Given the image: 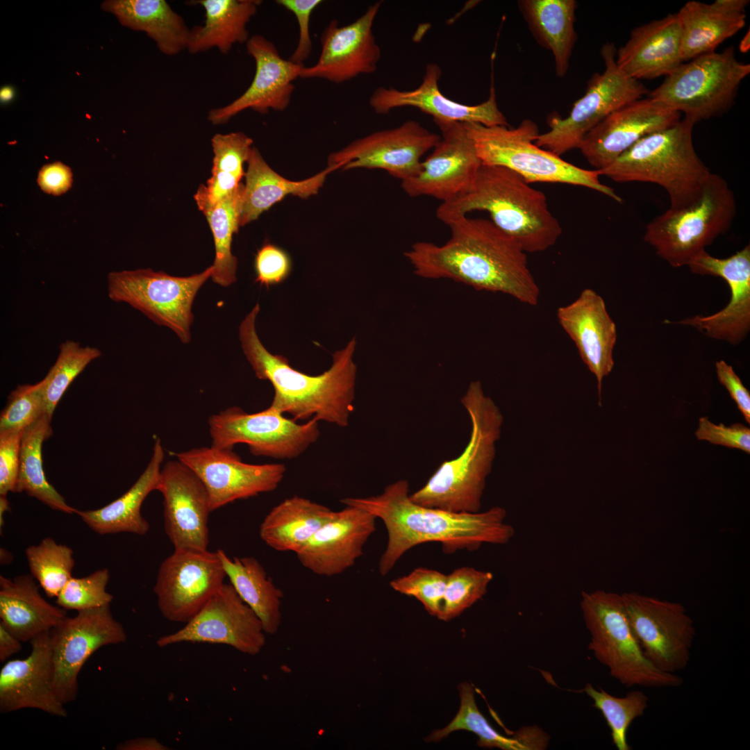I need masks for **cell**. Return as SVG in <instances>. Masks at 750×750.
I'll return each mask as SVG.
<instances>
[{
    "instance_id": "16",
    "label": "cell",
    "mask_w": 750,
    "mask_h": 750,
    "mask_svg": "<svg viewBox=\"0 0 750 750\" xmlns=\"http://www.w3.org/2000/svg\"><path fill=\"white\" fill-rule=\"evenodd\" d=\"M217 551L174 549L160 564L153 588L162 615L186 623L224 583Z\"/></svg>"
},
{
    "instance_id": "44",
    "label": "cell",
    "mask_w": 750,
    "mask_h": 750,
    "mask_svg": "<svg viewBox=\"0 0 750 750\" xmlns=\"http://www.w3.org/2000/svg\"><path fill=\"white\" fill-rule=\"evenodd\" d=\"M72 549L51 538L42 539L25 550L31 574L49 597L58 595L72 577L75 561Z\"/></svg>"
},
{
    "instance_id": "2",
    "label": "cell",
    "mask_w": 750,
    "mask_h": 750,
    "mask_svg": "<svg viewBox=\"0 0 750 750\" xmlns=\"http://www.w3.org/2000/svg\"><path fill=\"white\" fill-rule=\"evenodd\" d=\"M405 479L387 485L378 495L348 497L345 506L363 509L381 519L387 531L386 548L378 562L387 575L403 555L426 542H440L445 553L478 549L483 544H505L515 534L505 522L507 512L494 506L484 512H453L413 502Z\"/></svg>"
},
{
    "instance_id": "26",
    "label": "cell",
    "mask_w": 750,
    "mask_h": 750,
    "mask_svg": "<svg viewBox=\"0 0 750 750\" xmlns=\"http://www.w3.org/2000/svg\"><path fill=\"white\" fill-rule=\"evenodd\" d=\"M442 70L435 63L426 67L421 84L412 90L394 88H377L369 99V104L378 115L392 110L410 106L432 116L433 122L476 123L486 126H509L506 117L499 110L495 89L492 85L488 99L477 105H466L454 101L442 94L438 83Z\"/></svg>"
},
{
    "instance_id": "14",
    "label": "cell",
    "mask_w": 750,
    "mask_h": 750,
    "mask_svg": "<svg viewBox=\"0 0 750 750\" xmlns=\"http://www.w3.org/2000/svg\"><path fill=\"white\" fill-rule=\"evenodd\" d=\"M621 594L646 658L666 673L676 674L686 668L696 628L684 606L635 592Z\"/></svg>"
},
{
    "instance_id": "46",
    "label": "cell",
    "mask_w": 750,
    "mask_h": 750,
    "mask_svg": "<svg viewBox=\"0 0 750 750\" xmlns=\"http://www.w3.org/2000/svg\"><path fill=\"white\" fill-rule=\"evenodd\" d=\"M583 691L593 701V706L601 711L610 729L612 741L618 750H631L627 732L632 722L642 717L649 706V697L642 691L632 690L624 697H617L602 688L596 689L587 683Z\"/></svg>"
},
{
    "instance_id": "35",
    "label": "cell",
    "mask_w": 750,
    "mask_h": 750,
    "mask_svg": "<svg viewBox=\"0 0 750 750\" xmlns=\"http://www.w3.org/2000/svg\"><path fill=\"white\" fill-rule=\"evenodd\" d=\"M575 0H522L519 10L537 42L550 51L558 77H564L569 68L576 41Z\"/></svg>"
},
{
    "instance_id": "61",
    "label": "cell",
    "mask_w": 750,
    "mask_h": 750,
    "mask_svg": "<svg viewBox=\"0 0 750 750\" xmlns=\"http://www.w3.org/2000/svg\"><path fill=\"white\" fill-rule=\"evenodd\" d=\"M750 31L749 30L746 33L739 44V50L741 53H745L749 51L750 49Z\"/></svg>"
},
{
    "instance_id": "53",
    "label": "cell",
    "mask_w": 750,
    "mask_h": 750,
    "mask_svg": "<svg viewBox=\"0 0 750 750\" xmlns=\"http://www.w3.org/2000/svg\"><path fill=\"white\" fill-rule=\"evenodd\" d=\"M695 435L700 440L750 453V429L740 423L726 426L723 424H715L703 417L699 419Z\"/></svg>"
},
{
    "instance_id": "23",
    "label": "cell",
    "mask_w": 750,
    "mask_h": 750,
    "mask_svg": "<svg viewBox=\"0 0 750 750\" xmlns=\"http://www.w3.org/2000/svg\"><path fill=\"white\" fill-rule=\"evenodd\" d=\"M163 497L165 532L174 549L206 550L211 512L201 479L178 459L161 468L157 490Z\"/></svg>"
},
{
    "instance_id": "57",
    "label": "cell",
    "mask_w": 750,
    "mask_h": 750,
    "mask_svg": "<svg viewBox=\"0 0 750 750\" xmlns=\"http://www.w3.org/2000/svg\"><path fill=\"white\" fill-rule=\"evenodd\" d=\"M22 641L0 623V660L3 662L22 649Z\"/></svg>"
},
{
    "instance_id": "6",
    "label": "cell",
    "mask_w": 750,
    "mask_h": 750,
    "mask_svg": "<svg viewBox=\"0 0 750 750\" xmlns=\"http://www.w3.org/2000/svg\"><path fill=\"white\" fill-rule=\"evenodd\" d=\"M687 117L649 134L606 168L598 171L615 182H648L664 188L676 208L693 200L711 173L695 151Z\"/></svg>"
},
{
    "instance_id": "21",
    "label": "cell",
    "mask_w": 750,
    "mask_h": 750,
    "mask_svg": "<svg viewBox=\"0 0 750 750\" xmlns=\"http://www.w3.org/2000/svg\"><path fill=\"white\" fill-rule=\"evenodd\" d=\"M383 1L371 5L354 22L341 26L332 19L323 31L317 61L302 67L301 78H321L343 83L361 74L374 72L381 58L373 24Z\"/></svg>"
},
{
    "instance_id": "3",
    "label": "cell",
    "mask_w": 750,
    "mask_h": 750,
    "mask_svg": "<svg viewBox=\"0 0 750 750\" xmlns=\"http://www.w3.org/2000/svg\"><path fill=\"white\" fill-rule=\"evenodd\" d=\"M259 310L257 303L241 322L239 336L256 377L270 381L274 387V396L269 407L289 413L295 421L315 418L347 426L355 398L356 340L334 353L328 370L317 376L308 375L292 368L285 357L272 354L263 346L256 331Z\"/></svg>"
},
{
    "instance_id": "4",
    "label": "cell",
    "mask_w": 750,
    "mask_h": 750,
    "mask_svg": "<svg viewBox=\"0 0 750 750\" xmlns=\"http://www.w3.org/2000/svg\"><path fill=\"white\" fill-rule=\"evenodd\" d=\"M483 210L503 232L527 253L544 251L556 244L562 229L549 208L545 194L515 172L482 165L472 188L437 209L439 220L449 222Z\"/></svg>"
},
{
    "instance_id": "19",
    "label": "cell",
    "mask_w": 750,
    "mask_h": 750,
    "mask_svg": "<svg viewBox=\"0 0 750 750\" xmlns=\"http://www.w3.org/2000/svg\"><path fill=\"white\" fill-rule=\"evenodd\" d=\"M176 456L203 483L211 512L236 500L276 490L286 470L283 464L244 462L233 449L212 445L181 451Z\"/></svg>"
},
{
    "instance_id": "59",
    "label": "cell",
    "mask_w": 750,
    "mask_h": 750,
    "mask_svg": "<svg viewBox=\"0 0 750 750\" xmlns=\"http://www.w3.org/2000/svg\"><path fill=\"white\" fill-rule=\"evenodd\" d=\"M15 91L12 86L5 85L0 90V101L1 103H7L15 97Z\"/></svg>"
},
{
    "instance_id": "58",
    "label": "cell",
    "mask_w": 750,
    "mask_h": 750,
    "mask_svg": "<svg viewBox=\"0 0 750 750\" xmlns=\"http://www.w3.org/2000/svg\"><path fill=\"white\" fill-rule=\"evenodd\" d=\"M118 750H168L169 748L159 742L156 738L140 737L131 739L119 743Z\"/></svg>"
},
{
    "instance_id": "29",
    "label": "cell",
    "mask_w": 750,
    "mask_h": 750,
    "mask_svg": "<svg viewBox=\"0 0 750 750\" xmlns=\"http://www.w3.org/2000/svg\"><path fill=\"white\" fill-rule=\"evenodd\" d=\"M557 319L575 343L583 362L595 376L599 396L602 381L614 367L616 326L603 298L590 288L584 289L571 303L557 310Z\"/></svg>"
},
{
    "instance_id": "50",
    "label": "cell",
    "mask_w": 750,
    "mask_h": 750,
    "mask_svg": "<svg viewBox=\"0 0 750 750\" xmlns=\"http://www.w3.org/2000/svg\"><path fill=\"white\" fill-rule=\"evenodd\" d=\"M46 414L38 383L18 385L9 394L0 415V432L24 431Z\"/></svg>"
},
{
    "instance_id": "55",
    "label": "cell",
    "mask_w": 750,
    "mask_h": 750,
    "mask_svg": "<svg viewBox=\"0 0 750 750\" xmlns=\"http://www.w3.org/2000/svg\"><path fill=\"white\" fill-rule=\"evenodd\" d=\"M37 183L44 192L59 196L71 188L73 174L67 165L56 161L45 164L40 169Z\"/></svg>"
},
{
    "instance_id": "31",
    "label": "cell",
    "mask_w": 750,
    "mask_h": 750,
    "mask_svg": "<svg viewBox=\"0 0 750 750\" xmlns=\"http://www.w3.org/2000/svg\"><path fill=\"white\" fill-rule=\"evenodd\" d=\"M747 0H716L711 3L686 2L679 10L683 62L715 51L724 40L745 25Z\"/></svg>"
},
{
    "instance_id": "40",
    "label": "cell",
    "mask_w": 750,
    "mask_h": 750,
    "mask_svg": "<svg viewBox=\"0 0 750 750\" xmlns=\"http://www.w3.org/2000/svg\"><path fill=\"white\" fill-rule=\"evenodd\" d=\"M460 696V709L453 720L444 728L433 732L428 742H438L451 733L465 730L475 733L477 744L485 748L504 750L544 749L549 743V736L537 726L522 727L512 738L499 734L489 724L476 706L472 685L462 683L458 686Z\"/></svg>"
},
{
    "instance_id": "9",
    "label": "cell",
    "mask_w": 750,
    "mask_h": 750,
    "mask_svg": "<svg viewBox=\"0 0 750 750\" xmlns=\"http://www.w3.org/2000/svg\"><path fill=\"white\" fill-rule=\"evenodd\" d=\"M482 165L501 166L520 175L528 183H560L579 185L597 191L618 203L622 199L609 186L600 182L597 170L578 167L560 156L538 147L537 124L531 119L522 121L516 128L486 126L465 123Z\"/></svg>"
},
{
    "instance_id": "30",
    "label": "cell",
    "mask_w": 750,
    "mask_h": 750,
    "mask_svg": "<svg viewBox=\"0 0 750 750\" xmlns=\"http://www.w3.org/2000/svg\"><path fill=\"white\" fill-rule=\"evenodd\" d=\"M682 29L677 13L635 28L616 52V63L638 81L667 76L683 61Z\"/></svg>"
},
{
    "instance_id": "10",
    "label": "cell",
    "mask_w": 750,
    "mask_h": 750,
    "mask_svg": "<svg viewBox=\"0 0 750 750\" xmlns=\"http://www.w3.org/2000/svg\"><path fill=\"white\" fill-rule=\"evenodd\" d=\"M749 73L750 65L740 62L729 47L683 62L648 97L696 124L729 109Z\"/></svg>"
},
{
    "instance_id": "47",
    "label": "cell",
    "mask_w": 750,
    "mask_h": 750,
    "mask_svg": "<svg viewBox=\"0 0 750 750\" xmlns=\"http://www.w3.org/2000/svg\"><path fill=\"white\" fill-rule=\"evenodd\" d=\"M493 579L490 572L471 567L455 569L447 575L442 609L439 619L449 621L481 599Z\"/></svg>"
},
{
    "instance_id": "25",
    "label": "cell",
    "mask_w": 750,
    "mask_h": 750,
    "mask_svg": "<svg viewBox=\"0 0 750 750\" xmlns=\"http://www.w3.org/2000/svg\"><path fill=\"white\" fill-rule=\"evenodd\" d=\"M246 45L255 62L253 78L234 101L209 111L208 119L214 125L225 124L247 109L267 114L270 110L283 111L290 103L294 81L300 78L303 65L283 58L274 43L261 35L250 37Z\"/></svg>"
},
{
    "instance_id": "39",
    "label": "cell",
    "mask_w": 750,
    "mask_h": 750,
    "mask_svg": "<svg viewBox=\"0 0 750 750\" xmlns=\"http://www.w3.org/2000/svg\"><path fill=\"white\" fill-rule=\"evenodd\" d=\"M230 583L241 599L261 620L267 634H275L281 623L283 593L277 588L260 562L254 557L230 558L217 550Z\"/></svg>"
},
{
    "instance_id": "32",
    "label": "cell",
    "mask_w": 750,
    "mask_h": 750,
    "mask_svg": "<svg viewBox=\"0 0 750 750\" xmlns=\"http://www.w3.org/2000/svg\"><path fill=\"white\" fill-rule=\"evenodd\" d=\"M31 574L0 576V623L22 642L51 631L66 617V610L48 602Z\"/></svg>"
},
{
    "instance_id": "60",
    "label": "cell",
    "mask_w": 750,
    "mask_h": 750,
    "mask_svg": "<svg viewBox=\"0 0 750 750\" xmlns=\"http://www.w3.org/2000/svg\"><path fill=\"white\" fill-rule=\"evenodd\" d=\"M10 510L9 501L6 496L0 495V528L4 525V514Z\"/></svg>"
},
{
    "instance_id": "33",
    "label": "cell",
    "mask_w": 750,
    "mask_h": 750,
    "mask_svg": "<svg viewBox=\"0 0 750 750\" xmlns=\"http://www.w3.org/2000/svg\"><path fill=\"white\" fill-rule=\"evenodd\" d=\"M164 458L161 441L157 438L146 469L125 493L101 508L85 511L77 510L76 514L99 535L119 533L146 535L150 525L141 514V506L146 497L157 490Z\"/></svg>"
},
{
    "instance_id": "42",
    "label": "cell",
    "mask_w": 750,
    "mask_h": 750,
    "mask_svg": "<svg viewBox=\"0 0 750 750\" xmlns=\"http://www.w3.org/2000/svg\"><path fill=\"white\" fill-rule=\"evenodd\" d=\"M51 421L44 414L23 432L16 492H24L53 510L76 513L77 510L67 503L44 475L42 447L43 442L53 434Z\"/></svg>"
},
{
    "instance_id": "45",
    "label": "cell",
    "mask_w": 750,
    "mask_h": 750,
    "mask_svg": "<svg viewBox=\"0 0 750 750\" xmlns=\"http://www.w3.org/2000/svg\"><path fill=\"white\" fill-rule=\"evenodd\" d=\"M101 356L99 349L81 347L73 340H67L60 344L56 361L44 378L38 382L46 414L51 419L69 385L91 361Z\"/></svg>"
},
{
    "instance_id": "41",
    "label": "cell",
    "mask_w": 750,
    "mask_h": 750,
    "mask_svg": "<svg viewBox=\"0 0 750 750\" xmlns=\"http://www.w3.org/2000/svg\"><path fill=\"white\" fill-rule=\"evenodd\" d=\"M214 154L212 175L194 194L199 209L212 206L231 194L245 175L243 165L253 147V140L242 132L215 134L211 139Z\"/></svg>"
},
{
    "instance_id": "8",
    "label": "cell",
    "mask_w": 750,
    "mask_h": 750,
    "mask_svg": "<svg viewBox=\"0 0 750 750\" xmlns=\"http://www.w3.org/2000/svg\"><path fill=\"white\" fill-rule=\"evenodd\" d=\"M735 214L733 191L721 176L710 173L693 200L652 219L644 240L671 266L680 267L726 233Z\"/></svg>"
},
{
    "instance_id": "62",
    "label": "cell",
    "mask_w": 750,
    "mask_h": 750,
    "mask_svg": "<svg viewBox=\"0 0 750 750\" xmlns=\"http://www.w3.org/2000/svg\"><path fill=\"white\" fill-rule=\"evenodd\" d=\"M12 554L5 548L0 549V562L1 565H8L13 560Z\"/></svg>"
},
{
    "instance_id": "56",
    "label": "cell",
    "mask_w": 750,
    "mask_h": 750,
    "mask_svg": "<svg viewBox=\"0 0 750 750\" xmlns=\"http://www.w3.org/2000/svg\"><path fill=\"white\" fill-rule=\"evenodd\" d=\"M715 367L719 382L726 388L744 419L750 424L749 391L744 387L732 366L724 360H720L716 362Z\"/></svg>"
},
{
    "instance_id": "34",
    "label": "cell",
    "mask_w": 750,
    "mask_h": 750,
    "mask_svg": "<svg viewBox=\"0 0 750 750\" xmlns=\"http://www.w3.org/2000/svg\"><path fill=\"white\" fill-rule=\"evenodd\" d=\"M240 226L256 219L264 211L288 195L307 199L316 194L327 175L336 170L328 167L305 180L293 181L274 172L253 147L247 162Z\"/></svg>"
},
{
    "instance_id": "1",
    "label": "cell",
    "mask_w": 750,
    "mask_h": 750,
    "mask_svg": "<svg viewBox=\"0 0 750 750\" xmlns=\"http://www.w3.org/2000/svg\"><path fill=\"white\" fill-rule=\"evenodd\" d=\"M446 225L451 238L444 244L417 242L405 252L415 275L452 279L537 305L539 287L528 267L526 252L515 239L490 219L466 215Z\"/></svg>"
},
{
    "instance_id": "11",
    "label": "cell",
    "mask_w": 750,
    "mask_h": 750,
    "mask_svg": "<svg viewBox=\"0 0 750 750\" xmlns=\"http://www.w3.org/2000/svg\"><path fill=\"white\" fill-rule=\"evenodd\" d=\"M212 265L189 276H174L151 269L111 272L108 276L109 298L140 311L156 324L172 329L180 340H191L194 298L211 278Z\"/></svg>"
},
{
    "instance_id": "5",
    "label": "cell",
    "mask_w": 750,
    "mask_h": 750,
    "mask_svg": "<svg viewBox=\"0 0 750 750\" xmlns=\"http://www.w3.org/2000/svg\"><path fill=\"white\" fill-rule=\"evenodd\" d=\"M460 401L472 424L467 446L458 457L444 460L410 498L426 507L477 512L492 470L503 417L494 401L485 394L479 381L469 383Z\"/></svg>"
},
{
    "instance_id": "38",
    "label": "cell",
    "mask_w": 750,
    "mask_h": 750,
    "mask_svg": "<svg viewBox=\"0 0 750 750\" xmlns=\"http://www.w3.org/2000/svg\"><path fill=\"white\" fill-rule=\"evenodd\" d=\"M334 512L310 499L293 496L269 512L260 524L259 535L275 551L296 553Z\"/></svg>"
},
{
    "instance_id": "27",
    "label": "cell",
    "mask_w": 750,
    "mask_h": 750,
    "mask_svg": "<svg viewBox=\"0 0 750 750\" xmlns=\"http://www.w3.org/2000/svg\"><path fill=\"white\" fill-rule=\"evenodd\" d=\"M376 517L360 508L346 506L335 511L297 552L300 563L317 575L333 576L351 567L376 531Z\"/></svg>"
},
{
    "instance_id": "43",
    "label": "cell",
    "mask_w": 750,
    "mask_h": 750,
    "mask_svg": "<svg viewBox=\"0 0 750 750\" xmlns=\"http://www.w3.org/2000/svg\"><path fill=\"white\" fill-rule=\"evenodd\" d=\"M244 184L215 205L203 209L211 229L215 249L211 278L215 283L228 287L236 280L237 258L233 255V235L240 226Z\"/></svg>"
},
{
    "instance_id": "13",
    "label": "cell",
    "mask_w": 750,
    "mask_h": 750,
    "mask_svg": "<svg viewBox=\"0 0 750 750\" xmlns=\"http://www.w3.org/2000/svg\"><path fill=\"white\" fill-rule=\"evenodd\" d=\"M208 424L212 446L233 449L245 444L254 456L277 459L299 456L319 436L316 419L299 424L269 407L252 414L229 407L211 415Z\"/></svg>"
},
{
    "instance_id": "22",
    "label": "cell",
    "mask_w": 750,
    "mask_h": 750,
    "mask_svg": "<svg viewBox=\"0 0 750 750\" xmlns=\"http://www.w3.org/2000/svg\"><path fill=\"white\" fill-rule=\"evenodd\" d=\"M687 266L692 273L723 278L728 285L731 299L721 310L708 316L696 315L678 322L692 326L710 338L738 344L750 329V246L726 258H717L703 250Z\"/></svg>"
},
{
    "instance_id": "18",
    "label": "cell",
    "mask_w": 750,
    "mask_h": 750,
    "mask_svg": "<svg viewBox=\"0 0 750 750\" xmlns=\"http://www.w3.org/2000/svg\"><path fill=\"white\" fill-rule=\"evenodd\" d=\"M440 135L419 122L408 119L400 126L358 138L328 157V166L344 170L366 168L385 170L401 181L414 176L422 158Z\"/></svg>"
},
{
    "instance_id": "54",
    "label": "cell",
    "mask_w": 750,
    "mask_h": 750,
    "mask_svg": "<svg viewBox=\"0 0 750 750\" xmlns=\"http://www.w3.org/2000/svg\"><path fill=\"white\" fill-rule=\"evenodd\" d=\"M276 3L291 12L296 17L299 26V40L297 45L289 60L292 62L303 65L312 53V44L310 34V17L315 8L319 6L321 0H277Z\"/></svg>"
},
{
    "instance_id": "24",
    "label": "cell",
    "mask_w": 750,
    "mask_h": 750,
    "mask_svg": "<svg viewBox=\"0 0 750 750\" xmlns=\"http://www.w3.org/2000/svg\"><path fill=\"white\" fill-rule=\"evenodd\" d=\"M680 113L649 97L632 101L611 112L583 138L578 149L601 170L644 136L678 122Z\"/></svg>"
},
{
    "instance_id": "52",
    "label": "cell",
    "mask_w": 750,
    "mask_h": 750,
    "mask_svg": "<svg viewBox=\"0 0 750 750\" xmlns=\"http://www.w3.org/2000/svg\"><path fill=\"white\" fill-rule=\"evenodd\" d=\"M23 432H0V495L16 492Z\"/></svg>"
},
{
    "instance_id": "7",
    "label": "cell",
    "mask_w": 750,
    "mask_h": 750,
    "mask_svg": "<svg viewBox=\"0 0 750 750\" xmlns=\"http://www.w3.org/2000/svg\"><path fill=\"white\" fill-rule=\"evenodd\" d=\"M580 606L590 634L588 649L625 687L667 688L683 679L656 668L644 656L629 622L622 594L597 590L581 593Z\"/></svg>"
},
{
    "instance_id": "36",
    "label": "cell",
    "mask_w": 750,
    "mask_h": 750,
    "mask_svg": "<svg viewBox=\"0 0 750 750\" xmlns=\"http://www.w3.org/2000/svg\"><path fill=\"white\" fill-rule=\"evenodd\" d=\"M101 8L123 26L145 32L167 56L187 49L190 29L165 0H109Z\"/></svg>"
},
{
    "instance_id": "37",
    "label": "cell",
    "mask_w": 750,
    "mask_h": 750,
    "mask_svg": "<svg viewBox=\"0 0 750 750\" xmlns=\"http://www.w3.org/2000/svg\"><path fill=\"white\" fill-rule=\"evenodd\" d=\"M205 11L202 25L190 30L187 49L197 53L217 48L226 54L235 44L247 43V26L256 14L260 0H199Z\"/></svg>"
},
{
    "instance_id": "28",
    "label": "cell",
    "mask_w": 750,
    "mask_h": 750,
    "mask_svg": "<svg viewBox=\"0 0 750 750\" xmlns=\"http://www.w3.org/2000/svg\"><path fill=\"white\" fill-rule=\"evenodd\" d=\"M31 653L8 660L0 670V711L11 712L33 708L66 717L65 704L53 687V662L50 631L31 641Z\"/></svg>"
},
{
    "instance_id": "15",
    "label": "cell",
    "mask_w": 750,
    "mask_h": 750,
    "mask_svg": "<svg viewBox=\"0 0 750 750\" xmlns=\"http://www.w3.org/2000/svg\"><path fill=\"white\" fill-rule=\"evenodd\" d=\"M126 633L110 606L77 612L50 631L53 687L64 703L78 694V676L88 658L103 646L125 642Z\"/></svg>"
},
{
    "instance_id": "48",
    "label": "cell",
    "mask_w": 750,
    "mask_h": 750,
    "mask_svg": "<svg viewBox=\"0 0 750 750\" xmlns=\"http://www.w3.org/2000/svg\"><path fill=\"white\" fill-rule=\"evenodd\" d=\"M110 580L107 568L84 577H72L56 597V603L65 610L77 612L110 606L114 597L106 591Z\"/></svg>"
},
{
    "instance_id": "17",
    "label": "cell",
    "mask_w": 750,
    "mask_h": 750,
    "mask_svg": "<svg viewBox=\"0 0 750 750\" xmlns=\"http://www.w3.org/2000/svg\"><path fill=\"white\" fill-rule=\"evenodd\" d=\"M265 634L256 612L231 583H224L185 626L159 638L156 644L159 647L182 642L221 644L254 656L265 646Z\"/></svg>"
},
{
    "instance_id": "51",
    "label": "cell",
    "mask_w": 750,
    "mask_h": 750,
    "mask_svg": "<svg viewBox=\"0 0 750 750\" xmlns=\"http://www.w3.org/2000/svg\"><path fill=\"white\" fill-rule=\"evenodd\" d=\"M291 268L290 258L283 249L265 243L255 256V282L268 289L283 283L289 276Z\"/></svg>"
},
{
    "instance_id": "12",
    "label": "cell",
    "mask_w": 750,
    "mask_h": 750,
    "mask_svg": "<svg viewBox=\"0 0 750 750\" xmlns=\"http://www.w3.org/2000/svg\"><path fill=\"white\" fill-rule=\"evenodd\" d=\"M616 52L612 43L601 47L603 72L592 76L584 95L574 103L567 117L549 119V129L535 140L538 147L559 156L578 149L585 136L611 112L648 93L641 81L618 67Z\"/></svg>"
},
{
    "instance_id": "49",
    "label": "cell",
    "mask_w": 750,
    "mask_h": 750,
    "mask_svg": "<svg viewBox=\"0 0 750 750\" xmlns=\"http://www.w3.org/2000/svg\"><path fill=\"white\" fill-rule=\"evenodd\" d=\"M447 575L435 569L417 567L410 573L392 580L395 591L419 600L426 611L439 618L442 612Z\"/></svg>"
},
{
    "instance_id": "20",
    "label": "cell",
    "mask_w": 750,
    "mask_h": 750,
    "mask_svg": "<svg viewBox=\"0 0 750 750\" xmlns=\"http://www.w3.org/2000/svg\"><path fill=\"white\" fill-rule=\"evenodd\" d=\"M441 137L414 176L401 181L408 196H428L442 203L467 192L482 165L465 123L435 122Z\"/></svg>"
}]
</instances>
